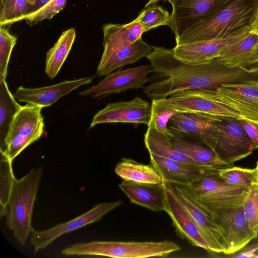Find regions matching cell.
I'll return each instance as SVG.
<instances>
[{"instance_id":"cell-1","label":"cell","mask_w":258,"mask_h":258,"mask_svg":"<svg viewBox=\"0 0 258 258\" xmlns=\"http://www.w3.org/2000/svg\"><path fill=\"white\" fill-rule=\"evenodd\" d=\"M146 57L152 67V75L149 84L143 88L152 100L166 98L182 90L258 80L256 69L228 66L218 58L201 64H188L175 57L173 48L152 46Z\"/></svg>"},{"instance_id":"cell-2","label":"cell","mask_w":258,"mask_h":258,"mask_svg":"<svg viewBox=\"0 0 258 258\" xmlns=\"http://www.w3.org/2000/svg\"><path fill=\"white\" fill-rule=\"evenodd\" d=\"M257 8L258 0H224L208 18L175 38L176 44L223 38L249 28Z\"/></svg>"},{"instance_id":"cell-3","label":"cell","mask_w":258,"mask_h":258,"mask_svg":"<svg viewBox=\"0 0 258 258\" xmlns=\"http://www.w3.org/2000/svg\"><path fill=\"white\" fill-rule=\"evenodd\" d=\"M42 169H32L20 179L14 178L5 216L14 237L24 245L33 229L32 218Z\"/></svg>"},{"instance_id":"cell-4","label":"cell","mask_w":258,"mask_h":258,"mask_svg":"<svg viewBox=\"0 0 258 258\" xmlns=\"http://www.w3.org/2000/svg\"><path fill=\"white\" fill-rule=\"evenodd\" d=\"M180 247L169 240L162 241H91L79 242L63 249L66 256H104L116 258L166 257Z\"/></svg>"},{"instance_id":"cell-5","label":"cell","mask_w":258,"mask_h":258,"mask_svg":"<svg viewBox=\"0 0 258 258\" xmlns=\"http://www.w3.org/2000/svg\"><path fill=\"white\" fill-rule=\"evenodd\" d=\"M164 182L193 219L206 241L209 250L224 253L226 243L221 229L196 198L188 185Z\"/></svg>"},{"instance_id":"cell-6","label":"cell","mask_w":258,"mask_h":258,"mask_svg":"<svg viewBox=\"0 0 258 258\" xmlns=\"http://www.w3.org/2000/svg\"><path fill=\"white\" fill-rule=\"evenodd\" d=\"M41 109L28 103L22 106L8 133L5 151L1 154L13 161L23 150L42 136L44 122Z\"/></svg>"},{"instance_id":"cell-7","label":"cell","mask_w":258,"mask_h":258,"mask_svg":"<svg viewBox=\"0 0 258 258\" xmlns=\"http://www.w3.org/2000/svg\"><path fill=\"white\" fill-rule=\"evenodd\" d=\"M188 185L196 198L212 210L241 206L249 189L229 184L218 174L205 176Z\"/></svg>"},{"instance_id":"cell-8","label":"cell","mask_w":258,"mask_h":258,"mask_svg":"<svg viewBox=\"0 0 258 258\" xmlns=\"http://www.w3.org/2000/svg\"><path fill=\"white\" fill-rule=\"evenodd\" d=\"M203 89L209 97L236 110L243 118L258 121V80Z\"/></svg>"},{"instance_id":"cell-9","label":"cell","mask_w":258,"mask_h":258,"mask_svg":"<svg viewBox=\"0 0 258 258\" xmlns=\"http://www.w3.org/2000/svg\"><path fill=\"white\" fill-rule=\"evenodd\" d=\"M218 117L197 113L177 112L169 119L167 128L175 136L199 142L214 151L219 135Z\"/></svg>"},{"instance_id":"cell-10","label":"cell","mask_w":258,"mask_h":258,"mask_svg":"<svg viewBox=\"0 0 258 258\" xmlns=\"http://www.w3.org/2000/svg\"><path fill=\"white\" fill-rule=\"evenodd\" d=\"M215 123L219 135L214 151L223 162L234 164L251 154L255 149L238 119L218 117Z\"/></svg>"},{"instance_id":"cell-11","label":"cell","mask_w":258,"mask_h":258,"mask_svg":"<svg viewBox=\"0 0 258 258\" xmlns=\"http://www.w3.org/2000/svg\"><path fill=\"white\" fill-rule=\"evenodd\" d=\"M163 99L176 113H197L218 117L243 118L236 110L209 97L203 89L179 91Z\"/></svg>"},{"instance_id":"cell-12","label":"cell","mask_w":258,"mask_h":258,"mask_svg":"<svg viewBox=\"0 0 258 258\" xmlns=\"http://www.w3.org/2000/svg\"><path fill=\"white\" fill-rule=\"evenodd\" d=\"M206 209L223 233L226 243L224 254H233L240 251L257 237L250 228L242 206L214 210Z\"/></svg>"},{"instance_id":"cell-13","label":"cell","mask_w":258,"mask_h":258,"mask_svg":"<svg viewBox=\"0 0 258 258\" xmlns=\"http://www.w3.org/2000/svg\"><path fill=\"white\" fill-rule=\"evenodd\" d=\"M122 201L104 202L67 222L41 231L32 230L30 242L33 245L34 252L45 248L55 239L64 234L69 233L88 224L100 220L102 217L122 204Z\"/></svg>"},{"instance_id":"cell-14","label":"cell","mask_w":258,"mask_h":258,"mask_svg":"<svg viewBox=\"0 0 258 258\" xmlns=\"http://www.w3.org/2000/svg\"><path fill=\"white\" fill-rule=\"evenodd\" d=\"M151 64H144L125 70H119L107 75L96 85L79 93L81 96L96 98L117 94L128 89L143 88L150 81Z\"/></svg>"},{"instance_id":"cell-15","label":"cell","mask_w":258,"mask_h":258,"mask_svg":"<svg viewBox=\"0 0 258 258\" xmlns=\"http://www.w3.org/2000/svg\"><path fill=\"white\" fill-rule=\"evenodd\" d=\"M172 7L168 26L179 37L210 16L224 0H169Z\"/></svg>"},{"instance_id":"cell-16","label":"cell","mask_w":258,"mask_h":258,"mask_svg":"<svg viewBox=\"0 0 258 258\" xmlns=\"http://www.w3.org/2000/svg\"><path fill=\"white\" fill-rule=\"evenodd\" d=\"M150 109L151 105L140 97L128 101L110 103L94 115L90 128L104 123H128L148 125Z\"/></svg>"},{"instance_id":"cell-17","label":"cell","mask_w":258,"mask_h":258,"mask_svg":"<svg viewBox=\"0 0 258 258\" xmlns=\"http://www.w3.org/2000/svg\"><path fill=\"white\" fill-rule=\"evenodd\" d=\"M249 31L245 28L227 37L176 44L174 54L185 63L198 64L218 57L221 51L228 45L242 38Z\"/></svg>"},{"instance_id":"cell-18","label":"cell","mask_w":258,"mask_h":258,"mask_svg":"<svg viewBox=\"0 0 258 258\" xmlns=\"http://www.w3.org/2000/svg\"><path fill=\"white\" fill-rule=\"evenodd\" d=\"M149 155L150 164L157 170L164 182L188 184L205 176L218 174L220 170Z\"/></svg>"},{"instance_id":"cell-19","label":"cell","mask_w":258,"mask_h":258,"mask_svg":"<svg viewBox=\"0 0 258 258\" xmlns=\"http://www.w3.org/2000/svg\"><path fill=\"white\" fill-rule=\"evenodd\" d=\"M94 77L72 81L40 88H28L20 86L15 91L14 96L18 102H23L41 108L51 106L60 97L83 85L91 83Z\"/></svg>"},{"instance_id":"cell-20","label":"cell","mask_w":258,"mask_h":258,"mask_svg":"<svg viewBox=\"0 0 258 258\" xmlns=\"http://www.w3.org/2000/svg\"><path fill=\"white\" fill-rule=\"evenodd\" d=\"M164 211L170 216L178 236L194 246L209 250L208 245L193 219L164 182Z\"/></svg>"},{"instance_id":"cell-21","label":"cell","mask_w":258,"mask_h":258,"mask_svg":"<svg viewBox=\"0 0 258 258\" xmlns=\"http://www.w3.org/2000/svg\"><path fill=\"white\" fill-rule=\"evenodd\" d=\"M104 60L118 50L129 46L142 37L144 33L140 23L135 19L125 24H107L102 27Z\"/></svg>"},{"instance_id":"cell-22","label":"cell","mask_w":258,"mask_h":258,"mask_svg":"<svg viewBox=\"0 0 258 258\" xmlns=\"http://www.w3.org/2000/svg\"><path fill=\"white\" fill-rule=\"evenodd\" d=\"M217 58L230 67L257 68L258 34L249 31L242 38L225 47Z\"/></svg>"},{"instance_id":"cell-23","label":"cell","mask_w":258,"mask_h":258,"mask_svg":"<svg viewBox=\"0 0 258 258\" xmlns=\"http://www.w3.org/2000/svg\"><path fill=\"white\" fill-rule=\"evenodd\" d=\"M131 202L154 212L165 210V191L164 182L147 184L124 181L118 185Z\"/></svg>"},{"instance_id":"cell-24","label":"cell","mask_w":258,"mask_h":258,"mask_svg":"<svg viewBox=\"0 0 258 258\" xmlns=\"http://www.w3.org/2000/svg\"><path fill=\"white\" fill-rule=\"evenodd\" d=\"M152 50V46L141 37L132 45L118 50L104 60H100L96 75L99 77L106 76L117 69L137 62L146 57Z\"/></svg>"},{"instance_id":"cell-25","label":"cell","mask_w":258,"mask_h":258,"mask_svg":"<svg viewBox=\"0 0 258 258\" xmlns=\"http://www.w3.org/2000/svg\"><path fill=\"white\" fill-rule=\"evenodd\" d=\"M169 137L176 149L198 165L220 169L234 166L223 162L215 151L199 142L190 141L173 135Z\"/></svg>"},{"instance_id":"cell-26","label":"cell","mask_w":258,"mask_h":258,"mask_svg":"<svg viewBox=\"0 0 258 258\" xmlns=\"http://www.w3.org/2000/svg\"><path fill=\"white\" fill-rule=\"evenodd\" d=\"M114 171L124 181L147 184H161L164 182L152 164L145 165L131 159H121Z\"/></svg>"},{"instance_id":"cell-27","label":"cell","mask_w":258,"mask_h":258,"mask_svg":"<svg viewBox=\"0 0 258 258\" xmlns=\"http://www.w3.org/2000/svg\"><path fill=\"white\" fill-rule=\"evenodd\" d=\"M144 142L149 154L180 162L196 164L175 148L169 136L158 132L151 126H148Z\"/></svg>"},{"instance_id":"cell-28","label":"cell","mask_w":258,"mask_h":258,"mask_svg":"<svg viewBox=\"0 0 258 258\" xmlns=\"http://www.w3.org/2000/svg\"><path fill=\"white\" fill-rule=\"evenodd\" d=\"M76 38V30L70 28L62 32L54 46L46 53L45 72L50 79L57 74L66 60Z\"/></svg>"},{"instance_id":"cell-29","label":"cell","mask_w":258,"mask_h":258,"mask_svg":"<svg viewBox=\"0 0 258 258\" xmlns=\"http://www.w3.org/2000/svg\"><path fill=\"white\" fill-rule=\"evenodd\" d=\"M22 106L11 93L6 79H0V151L5 149V141L11 125Z\"/></svg>"},{"instance_id":"cell-30","label":"cell","mask_w":258,"mask_h":258,"mask_svg":"<svg viewBox=\"0 0 258 258\" xmlns=\"http://www.w3.org/2000/svg\"><path fill=\"white\" fill-rule=\"evenodd\" d=\"M35 4V0H7L1 10V27L24 20Z\"/></svg>"},{"instance_id":"cell-31","label":"cell","mask_w":258,"mask_h":258,"mask_svg":"<svg viewBox=\"0 0 258 258\" xmlns=\"http://www.w3.org/2000/svg\"><path fill=\"white\" fill-rule=\"evenodd\" d=\"M141 24L144 32L163 25H169L171 14L156 3L146 7L136 18Z\"/></svg>"},{"instance_id":"cell-32","label":"cell","mask_w":258,"mask_h":258,"mask_svg":"<svg viewBox=\"0 0 258 258\" xmlns=\"http://www.w3.org/2000/svg\"><path fill=\"white\" fill-rule=\"evenodd\" d=\"M218 175L229 184L247 188L254 183L258 182V173L256 167L248 169L233 166L220 169Z\"/></svg>"},{"instance_id":"cell-33","label":"cell","mask_w":258,"mask_h":258,"mask_svg":"<svg viewBox=\"0 0 258 258\" xmlns=\"http://www.w3.org/2000/svg\"><path fill=\"white\" fill-rule=\"evenodd\" d=\"M175 113L166 105L163 99H153L148 126H152L161 133L171 136L172 134L168 131L167 125L170 118Z\"/></svg>"},{"instance_id":"cell-34","label":"cell","mask_w":258,"mask_h":258,"mask_svg":"<svg viewBox=\"0 0 258 258\" xmlns=\"http://www.w3.org/2000/svg\"><path fill=\"white\" fill-rule=\"evenodd\" d=\"M1 216H5L10 192L15 177L12 168L13 161L1 154Z\"/></svg>"},{"instance_id":"cell-35","label":"cell","mask_w":258,"mask_h":258,"mask_svg":"<svg viewBox=\"0 0 258 258\" xmlns=\"http://www.w3.org/2000/svg\"><path fill=\"white\" fill-rule=\"evenodd\" d=\"M242 207L250 228L258 234V182L249 188Z\"/></svg>"},{"instance_id":"cell-36","label":"cell","mask_w":258,"mask_h":258,"mask_svg":"<svg viewBox=\"0 0 258 258\" xmlns=\"http://www.w3.org/2000/svg\"><path fill=\"white\" fill-rule=\"evenodd\" d=\"M67 0H50L38 10L27 14L24 20L29 25H34L45 19H51L65 7Z\"/></svg>"},{"instance_id":"cell-37","label":"cell","mask_w":258,"mask_h":258,"mask_svg":"<svg viewBox=\"0 0 258 258\" xmlns=\"http://www.w3.org/2000/svg\"><path fill=\"white\" fill-rule=\"evenodd\" d=\"M17 42V38L7 29L0 28V79H6L11 54Z\"/></svg>"},{"instance_id":"cell-38","label":"cell","mask_w":258,"mask_h":258,"mask_svg":"<svg viewBox=\"0 0 258 258\" xmlns=\"http://www.w3.org/2000/svg\"><path fill=\"white\" fill-rule=\"evenodd\" d=\"M238 120L252 142L254 149L258 148V121L244 118Z\"/></svg>"},{"instance_id":"cell-39","label":"cell","mask_w":258,"mask_h":258,"mask_svg":"<svg viewBox=\"0 0 258 258\" xmlns=\"http://www.w3.org/2000/svg\"><path fill=\"white\" fill-rule=\"evenodd\" d=\"M35 5L31 9L29 13L28 14L38 10L39 9H40V8L43 7L44 5H45L48 2H49L50 0H35Z\"/></svg>"},{"instance_id":"cell-40","label":"cell","mask_w":258,"mask_h":258,"mask_svg":"<svg viewBox=\"0 0 258 258\" xmlns=\"http://www.w3.org/2000/svg\"><path fill=\"white\" fill-rule=\"evenodd\" d=\"M249 31L258 34V8L254 19L249 28Z\"/></svg>"},{"instance_id":"cell-41","label":"cell","mask_w":258,"mask_h":258,"mask_svg":"<svg viewBox=\"0 0 258 258\" xmlns=\"http://www.w3.org/2000/svg\"><path fill=\"white\" fill-rule=\"evenodd\" d=\"M251 257L258 258V245L253 250L252 253Z\"/></svg>"},{"instance_id":"cell-42","label":"cell","mask_w":258,"mask_h":258,"mask_svg":"<svg viewBox=\"0 0 258 258\" xmlns=\"http://www.w3.org/2000/svg\"><path fill=\"white\" fill-rule=\"evenodd\" d=\"M160 1H168L169 0H148V2L146 5L145 7H146L151 4H153L154 3H157V2Z\"/></svg>"},{"instance_id":"cell-43","label":"cell","mask_w":258,"mask_h":258,"mask_svg":"<svg viewBox=\"0 0 258 258\" xmlns=\"http://www.w3.org/2000/svg\"><path fill=\"white\" fill-rule=\"evenodd\" d=\"M6 1L7 0H1V6H0L1 10L3 7L4 5H5V3L6 2Z\"/></svg>"},{"instance_id":"cell-44","label":"cell","mask_w":258,"mask_h":258,"mask_svg":"<svg viewBox=\"0 0 258 258\" xmlns=\"http://www.w3.org/2000/svg\"><path fill=\"white\" fill-rule=\"evenodd\" d=\"M255 167L257 169V173H258V161H257V162H256V167Z\"/></svg>"},{"instance_id":"cell-45","label":"cell","mask_w":258,"mask_h":258,"mask_svg":"<svg viewBox=\"0 0 258 258\" xmlns=\"http://www.w3.org/2000/svg\"><path fill=\"white\" fill-rule=\"evenodd\" d=\"M257 68H258V66L257 67Z\"/></svg>"}]
</instances>
